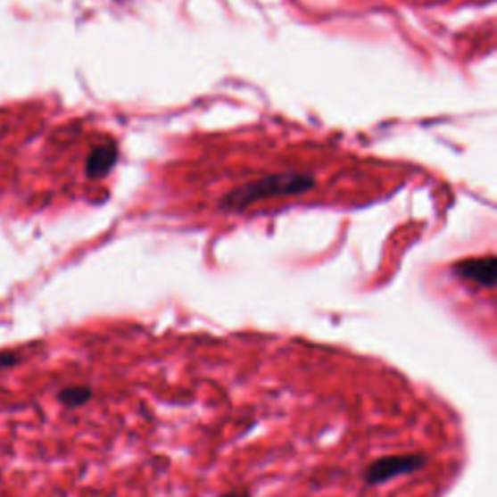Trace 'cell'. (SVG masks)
<instances>
[{"mask_svg": "<svg viewBox=\"0 0 497 497\" xmlns=\"http://www.w3.org/2000/svg\"><path fill=\"white\" fill-rule=\"evenodd\" d=\"M220 497H251V493L249 492H229V493H224Z\"/></svg>", "mask_w": 497, "mask_h": 497, "instance_id": "cell-6", "label": "cell"}, {"mask_svg": "<svg viewBox=\"0 0 497 497\" xmlns=\"http://www.w3.org/2000/svg\"><path fill=\"white\" fill-rule=\"evenodd\" d=\"M427 459L424 455H391L373 460L366 470V482L369 485H379L399 476H408L426 467Z\"/></svg>", "mask_w": 497, "mask_h": 497, "instance_id": "cell-2", "label": "cell"}, {"mask_svg": "<svg viewBox=\"0 0 497 497\" xmlns=\"http://www.w3.org/2000/svg\"><path fill=\"white\" fill-rule=\"evenodd\" d=\"M311 186V179L305 175H276V177H269V179L259 181V183H253L243 186V189L231 193L228 196L226 204L231 208H245L253 203L262 201L264 196H270V195H294V193H302L305 189Z\"/></svg>", "mask_w": 497, "mask_h": 497, "instance_id": "cell-1", "label": "cell"}, {"mask_svg": "<svg viewBox=\"0 0 497 497\" xmlns=\"http://www.w3.org/2000/svg\"><path fill=\"white\" fill-rule=\"evenodd\" d=\"M115 158H117L115 148H107V146L95 148L92 152L90 160H87V175H90V177L105 175L109 170L113 168Z\"/></svg>", "mask_w": 497, "mask_h": 497, "instance_id": "cell-4", "label": "cell"}, {"mask_svg": "<svg viewBox=\"0 0 497 497\" xmlns=\"http://www.w3.org/2000/svg\"><path fill=\"white\" fill-rule=\"evenodd\" d=\"M59 399L64 406L79 408L92 399V389L90 386H66L59 394Z\"/></svg>", "mask_w": 497, "mask_h": 497, "instance_id": "cell-5", "label": "cell"}, {"mask_svg": "<svg viewBox=\"0 0 497 497\" xmlns=\"http://www.w3.org/2000/svg\"><path fill=\"white\" fill-rule=\"evenodd\" d=\"M455 272L459 278L468 280L482 286V288H493L495 284V259L485 257V259H470L462 261L455 267Z\"/></svg>", "mask_w": 497, "mask_h": 497, "instance_id": "cell-3", "label": "cell"}]
</instances>
